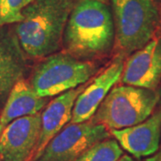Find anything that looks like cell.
Segmentation results:
<instances>
[{"label":"cell","mask_w":161,"mask_h":161,"mask_svg":"<svg viewBox=\"0 0 161 161\" xmlns=\"http://www.w3.org/2000/svg\"><path fill=\"white\" fill-rule=\"evenodd\" d=\"M64 51L84 61L108 56L115 47V26L109 7L96 0H76L63 38Z\"/></svg>","instance_id":"obj_1"},{"label":"cell","mask_w":161,"mask_h":161,"mask_svg":"<svg viewBox=\"0 0 161 161\" xmlns=\"http://www.w3.org/2000/svg\"><path fill=\"white\" fill-rule=\"evenodd\" d=\"M76 0H33L23 11L14 31L31 58H47L63 45L64 29Z\"/></svg>","instance_id":"obj_2"},{"label":"cell","mask_w":161,"mask_h":161,"mask_svg":"<svg viewBox=\"0 0 161 161\" xmlns=\"http://www.w3.org/2000/svg\"><path fill=\"white\" fill-rule=\"evenodd\" d=\"M159 99L156 91L131 86L113 87L91 120L108 130H120L148 119Z\"/></svg>","instance_id":"obj_3"},{"label":"cell","mask_w":161,"mask_h":161,"mask_svg":"<svg viewBox=\"0 0 161 161\" xmlns=\"http://www.w3.org/2000/svg\"><path fill=\"white\" fill-rule=\"evenodd\" d=\"M112 6L115 47L120 56L131 55L152 40L159 22L153 0H112Z\"/></svg>","instance_id":"obj_4"},{"label":"cell","mask_w":161,"mask_h":161,"mask_svg":"<svg viewBox=\"0 0 161 161\" xmlns=\"http://www.w3.org/2000/svg\"><path fill=\"white\" fill-rule=\"evenodd\" d=\"M92 61H84L66 52L45 58L35 68L30 83L40 98L58 96L86 83L97 73Z\"/></svg>","instance_id":"obj_5"},{"label":"cell","mask_w":161,"mask_h":161,"mask_svg":"<svg viewBox=\"0 0 161 161\" xmlns=\"http://www.w3.org/2000/svg\"><path fill=\"white\" fill-rule=\"evenodd\" d=\"M109 136L108 128L92 120L80 124L69 123L33 161H75L89 148Z\"/></svg>","instance_id":"obj_6"},{"label":"cell","mask_w":161,"mask_h":161,"mask_svg":"<svg viewBox=\"0 0 161 161\" xmlns=\"http://www.w3.org/2000/svg\"><path fill=\"white\" fill-rule=\"evenodd\" d=\"M40 131V113L11 122L0 136V161H31Z\"/></svg>","instance_id":"obj_7"},{"label":"cell","mask_w":161,"mask_h":161,"mask_svg":"<svg viewBox=\"0 0 161 161\" xmlns=\"http://www.w3.org/2000/svg\"><path fill=\"white\" fill-rule=\"evenodd\" d=\"M28 60L23 51L14 27L0 26V113L12 89L18 80L25 78Z\"/></svg>","instance_id":"obj_8"},{"label":"cell","mask_w":161,"mask_h":161,"mask_svg":"<svg viewBox=\"0 0 161 161\" xmlns=\"http://www.w3.org/2000/svg\"><path fill=\"white\" fill-rule=\"evenodd\" d=\"M121 80L126 85L155 91L161 81V37L132 53L125 62Z\"/></svg>","instance_id":"obj_9"},{"label":"cell","mask_w":161,"mask_h":161,"mask_svg":"<svg viewBox=\"0 0 161 161\" xmlns=\"http://www.w3.org/2000/svg\"><path fill=\"white\" fill-rule=\"evenodd\" d=\"M124 66V57L119 55L85 87L75 101L71 124H80L92 119L108 92L121 79Z\"/></svg>","instance_id":"obj_10"},{"label":"cell","mask_w":161,"mask_h":161,"mask_svg":"<svg viewBox=\"0 0 161 161\" xmlns=\"http://www.w3.org/2000/svg\"><path fill=\"white\" fill-rule=\"evenodd\" d=\"M110 133L135 158L149 157L156 153L161 140V112L158 111L136 125L120 130H112Z\"/></svg>","instance_id":"obj_11"},{"label":"cell","mask_w":161,"mask_h":161,"mask_svg":"<svg viewBox=\"0 0 161 161\" xmlns=\"http://www.w3.org/2000/svg\"><path fill=\"white\" fill-rule=\"evenodd\" d=\"M86 85L82 84L75 89L64 92L47 105L41 113L40 139L31 161L36 159L47 144L71 122L75 101Z\"/></svg>","instance_id":"obj_12"},{"label":"cell","mask_w":161,"mask_h":161,"mask_svg":"<svg viewBox=\"0 0 161 161\" xmlns=\"http://www.w3.org/2000/svg\"><path fill=\"white\" fill-rule=\"evenodd\" d=\"M49 103L48 98H40L25 78L18 80L8 95L0 113V122L6 127L11 122L27 115L39 114Z\"/></svg>","instance_id":"obj_13"},{"label":"cell","mask_w":161,"mask_h":161,"mask_svg":"<svg viewBox=\"0 0 161 161\" xmlns=\"http://www.w3.org/2000/svg\"><path fill=\"white\" fill-rule=\"evenodd\" d=\"M123 156V150L115 139H105L94 144L75 161H116Z\"/></svg>","instance_id":"obj_14"},{"label":"cell","mask_w":161,"mask_h":161,"mask_svg":"<svg viewBox=\"0 0 161 161\" xmlns=\"http://www.w3.org/2000/svg\"><path fill=\"white\" fill-rule=\"evenodd\" d=\"M33 0H0V26L11 25L23 20V11Z\"/></svg>","instance_id":"obj_15"},{"label":"cell","mask_w":161,"mask_h":161,"mask_svg":"<svg viewBox=\"0 0 161 161\" xmlns=\"http://www.w3.org/2000/svg\"><path fill=\"white\" fill-rule=\"evenodd\" d=\"M116 161H142V160H139V159H136L134 158H132L131 156L129 155H123L118 160Z\"/></svg>","instance_id":"obj_16"},{"label":"cell","mask_w":161,"mask_h":161,"mask_svg":"<svg viewBox=\"0 0 161 161\" xmlns=\"http://www.w3.org/2000/svg\"><path fill=\"white\" fill-rule=\"evenodd\" d=\"M146 161H161V150L157 153V155L151 158H148Z\"/></svg>","instance_id":"obj_17"},{"label":"cell","mask_w":161,"mask_h":161,"mask_svg":"<svg viewBox=\"0 0 161 161\" xmlns=\"http://www.w3.org/2000/svg\"><path fill=\"white\" fill-rule=\"evenodd\" d=\"M4 128H5V126H4V125L1 124V122H0V136H1V134H2V132H3Z\"/></svg>","instance_id":"obj_18"},{"label":"cell","mask_w":161,"mask_h":161,"mask_svg":"<svg viewBox=\"0 0 161 161\" xmlns=\"http://www.w3.org/2000/svg\"><path fill=\"white\" fill-rule=\"evenodd\" d=\"M96 1H98V2H102V3H105V2H107L108 0H96Z\"/></svg>","instance_id":"obj_19"},{"label":"cell","mask_w":161,"mask_h":161,"mask_svg":"<svg viewBox=\"0 0 161 161\" xmlns=\"http://www.w3.org/2000/svg\"><path fill=\"white\" fill-rule=\"evenodd\" d=\"M160 22H161V10H160Z\"/></svg>","instance_id":"obj_20"},{"label":"cell","mask_w":161,"mask_h":161,"mask_svg":"<svg viewBox=\"0 0 161 161\" xmlns=\"http://www.w3.org/2000/svg\"><path fill=\"white\" fill-rule=\"evenodd\" d=\"M160 112H161V110H160Z\"/></svg>","instance_id":"obj_21"}]
</instances>
